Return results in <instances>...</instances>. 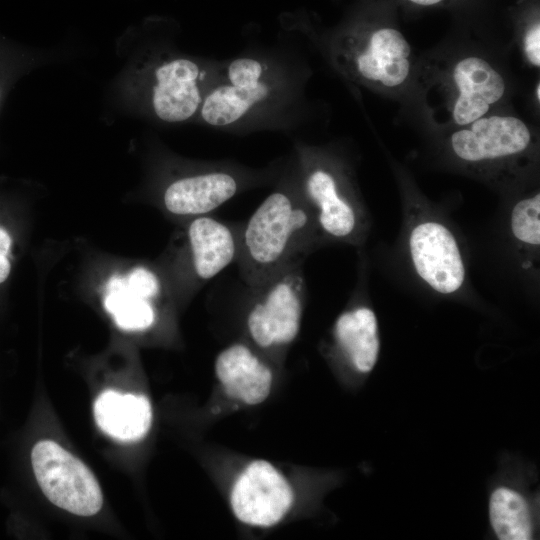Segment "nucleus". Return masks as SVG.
Returning a JSON list of instances; mask_svg holds the SVG:
<instances>
[{
  "instance_id": "1",
  "label": "nucleus",
  "mask_w": 540,
  "mask_h": 540,
  "mask_svg": "<svg viewBox=\"0 0 540 540\" xmlns=\"http://www.w3.org/2000/svg\"><path fill=\"white\" fill-rule=\"evenodd\" d=\"M325 241L303 193L275 190L240 229L236 261L240 275L253 289L281 270L303 263Z\"/></svg>"
},
{
  "instance_id": "2",
  "label": "nucleus",
  "mask_w": 540,
  "mask_h": 540,
  "mask_svg": "<svg viewBox=\"0 0 540 540\" xmlns=\"http://www.w3.org/2000/svg\"><path fill=\"white\" fill-rule=\"evenodd\" d=\"M245 311L247 339L264 355L286 350L302 326L306 282L302 263L289 266L250 289Z\"/></svg>"
},
{
  "instance_id": "3",
  "label": "nucleus",
  "mask_w": 540,
  "mask_h": 540,
  "mask_svg": "<svg viewBox=\"0 0 540 540\" xmlns=\"http://www.w3.org/2000/svg\"><path fill=\"white\" fill-rule=\"evenodd\" d=\"M301 192L325 240L363 245L368 214L335 169L318 160H306Z\"/></svg>"
},
{
  "instance_id": "4",
  "label": "nucleus",
  "mask_w": 540,
  "mask_h": 540,
  "mask_svg": "<svg viewBox=\"0 0 540 540\" xmlns=\"http://www.w3.org/2000/svg\"><path fill=\"white\" fill-rule=\"evenodd\" d=\"M534 145L531 130L511 115L483 116L455 131L450 147L462 163L496 171L526 160Z\"/></svg>"
},
{
  "instance_id": "5",
  "label": "nucleus",
  "mask_w": 540,
  "mask_h": 540,
  "mask_svg": "<svg viewBox=\"0 0 540 540\" xmlns=\"http://www.w3.org/2000/svg\"><path fill=\"white\" fill-rule=\"evenodd\" d=\"M31 463L42 492L57 507L79 516H92L101 509L103 496L94 474L56 442L36 443Z\"/></svg>"
},
{
  "instance_id": "6",
  "label": "nucleus",
  "mask_w": 540,
  "mask_h": 540,
  "mask_svg": "<svg viewBox=\"0 0 540 540\" xmlns=\"http://www.w3.org/2000/svg\"><path fill=\"white\" fill-rule=\"evenodd\" d=\"M295 493L286 476L271 462L248 463L235 478L230 507L235 518L251 527L268 528L281 522L293 507Z\"/></svg>"
},
{
  "instance_id": "7",
  "label": "nucleus",
  "mask_w": 540,
  "mask_h": 540,
  "mask_svg": "<svg viewBox=\"0 0 540 540\" xmlns=\"http://www.w3.org/2000/svg\"><path fill=\"white\" fill-rule=\"evenodd\" d=\"M408 249L418 277L439 294L457 293L464 285L466 268L458 241L441 221L422 217L410 227Z\"/></svg>"
},
{
  "instance_id": "8",
  "label": "nucleus",
  "mask_w": 540,
  "mask_h": 540,
  "mask_svg": "<svg viewBox=\"0 0 540 540\" xmlns=\"http://www.w3.org/2000/svg\"><path fill=\"white\" fill-rule=\"evenodd\" d=\"M448 84V105L440 116L460 127L487 115L506 92L502 75L477 56H467L456 62Z\"/></svg>"
},
{
  "instance_id": "9",
  "label": "nucleus",
  "mask_w": 540,
  "mask_h": 540,
  "mask_svg": "<svg viewBox=\"0 0 540 540\" xmlns=\"http://www.w3.org/2000/svg\"><path fill=\"white\" fill-rule=\"evenodd\" d=\"M263 64L253 58H238L227 67L226 81L203 98L200 114L209 125L221 127L235 123L270 92Z\"/></svg>"
},
{
  "instance_id": "10",
  "label": "nucleus",
  "mask_w": 540,
  "mask_h": 540,
  "mask_svg": "<svg viewBox=\"0 0 540 540\" xmlns=\"http://www.w3.org/2000/svg\"><path fill=\"white\" fill-rule=\"evenodd\" d=\"M216 379L225 395L245 406H257L272 391L274 373L265 355L249 342H234L214 361Z\"/></svg>"
},
{
  "instance_id": "11",
  "label": "nucleus",
  "mask_w": 540,
  "mask_h": 540,
  "mask_svg": "<svg viewBox=\"0 0 540 540\" xmlns=\"http://www.w3.org/2000/svg\"><path fill=\"white\" fill-rule=\"evenodd\" d=\"M161 294L156 273L136 267L126 276H112L106 286L104 306L118 327L128 331H144L157 318L154 302Z\"/></svg>"
},
{
  "instance_id": "12",
  "label": "nucleus",
  "mask_w": 540,
  "mask_h": 540,
  "mask_svg": "<svg viewBox=\"0 0 540 540\" xmlns=\"http://www.w3.org/2000/svg\"><path fill=\"white\" fill-rule=\"evenodd\" d=\"M200 66L187 58L171 59L155 71L151 103L156 116L168 123L183 122L200 110L203 96Z\"/></svg>"
},
{
  "instance_id": "13",
  "label": "nucleus",
  "mask_w": 540,
  "mask_h": 540,
  "mask_svg": "<svg viewBox=\"0 0 540 540\" xmlns=\"http://www.w3.org/2000/svg\"><path fill=\"white\" fill-rule=\"evenodd\" d=\"M240 229L209 215L194 217L187 228L190 266L202 284L237 261Z\"/></svg>"
},
{
  "instance_id": "14",
  "label": "nucleus",
  "mask_w": 540,
  "mask_h": 540,
  "mask_svg": "<svg viewBox=\"0 0 540 540\" xmlns=\"http://www.w3.org/2000/svg\"><path fill=\"white\" fill-rule=\"evenodd\" d=\"M334 350L355 373L369 374L380 353L378 319L367 304L357 303L341 312L332 327Z\"/></svg>"
},
{
  "instance_id": "15",
  "label": "nucleus",
  "mask_w": 540,
  "mask_h": 540,
  "mask_svg": "<svg viewBox=\"0 0 540 540\" xmlns=\"http://www.w3.org/2000/svg\"><path fill=\"white\" fill-rule=\"evenodd\" d=\"M411 47L401 32L380 28L362 43L354 57L357 73L372 84L385 88L401 86L409 77Z\"/></svg>"
},
{
  "instance_id": "16",
  "label": "nucleus",
  "mask_w": 540,
  "mask_h": 540,
  "mask_svg": "<svg viewBox=\"0 0 540 540\" xmlns=\"http://www.w3.org/2000/svg\"><path fill=\"white\" fill-rule=\"evenodd\" d=\"M239 190L238 179L226 171H210L180 178L164 192V206L172 214L203 216L232 199Z\"/></svg>"
},
{
  "instance_id": "17",
  "label": "nucleus",
  "mask_w": 540,
  "mask_h": 540,
  "mask_svg": "<svg viewBox=\"0 0 540 540\" xmlns=\"http://www.w3.org/2000/svg\"><path fill=\"white\" fill-rule=\"evenodd\" d=\"M94 418L108 436L135 442L146 436L152 423V408L145 395L103 391L94 403Z\"/></svg>"
},
{
  "instance_id": "18",
  "label": "nucleus",
  "mask_w": 540,
  "mask_h": 540,
  "mask_svg": "<svg viewBox=\"0 0 540 540\" xmlns=\"http://www.w3.org/2000/svg\"><path fill=\"white\" fill-rule=\"evenodd\" d=\"M489 521L501 540H529L534 536V520L530 503L519 490L499 486L490 494Z\"/></svg>"
},
{
  "instance_id": "19",
  "label": "nucleus",
  "mask_w": 540,
  "mask_h": 540,
  "mask_svg": "<svg viewBox=\"0 0 540 540\" xmlns=\"http://www.w3.org/2000/svg\"><path fill=\"white\" fill-rule=\"evenodd\" d=\"M510 229L519 245L535 250L540 245V194L519 200L510 214Z\"/></svg>"
},
{
  "instance_id": "20",
  "label": "nucleus",
  "mask_w": 540,
  "mask_h": 540,
  "mask_svg": "<svg viewBox=\"0 0 540 540\" xmlns=\"http://www.w3.org/2000/svg\"><path fill=\"white\" fill-rule=\"evenodd\" d=\"M527 60L535 67L540 66V26L533 24L526 32L523 42Z\"/></svg>"
},
{
  "instance_id": "21",
  "label": "nucleus",
  "mask_w": 540,
  "mask_h": 540,
  "mask_svg": "<svg viewBox=\"0 0 540 540\" xmlns=\"http://www.w3.org/2000/svg\"><path fill=\"white\" fill-rule=\"evenodd\" d=\"M11 247V237L0 227V283L3 282L10 272V261L8 258Z\"/></svg>"
},
{
  "instance_id": "22",
  "label": "nucleus",
  "mask_w": 540,
  "mask_h": 540,
  "mask_svg": "<svg viewBox=\"0 0 540 540\" xmlns=\"http://www.w3.org/2000/svg\"><path fill=\"white\" fill-rule=\"evenodd\" d=\"M410 1L419 5H433V4L439 3L442 0H410Z\"/></svg>"
},
{
  "instance_id": "23",
  "label": "nucleus",
  "mask_w": 540,
  "mask_h": 540,
  "mask_svg": "<svg viewBox=\"0 0 540 540\" xmlns=\"http://www.w3.org/2000/svg\"><path fill=\"white\" fill-rule=\"evenodd\" d=\"M536 98L539 101L540 100V84L538 83L535 90Z\"/></svg>"
}]
</instances>
